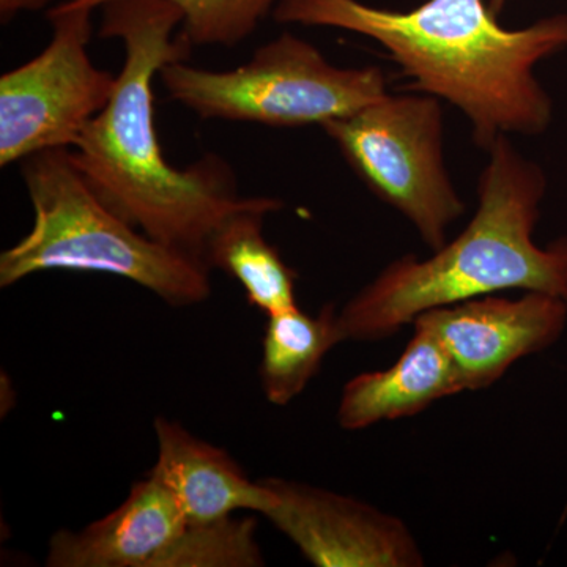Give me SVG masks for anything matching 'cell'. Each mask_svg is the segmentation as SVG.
Here are the masks:
<instances>
[{
  "instance_id": "obj_7",
  "label": "cell",
  "mask_w": 567,
  "mask_h": 567,
  "mask_svg": "<svg viewBox=\"0 0 567 567\" xmlns=\"http://www.w3.org/2000/svg\"><path fill=\"white\" fill-rule=\"evenodd\" d=\"M252 517L188 520L158 477L134 483L125 502L100 520L61 529L48 544V567H259Z\"/></svg>"
},
{
  "instance_id": "obj_5",
  "label": "cell",
  "mask_w": 567,
  "mask_h": 567,
  "mask_svg": "<svg viewBox=\"0 0 567 567\" xmlns=\"http://www.w3.org/2000/svg\"><path fill=\"white\" fill-rule=\"evenodd\" d=\"M171 99L204 121L260 123L295 128L347 117L388 93L379 66L341 69L315 44L282 33L230 71L196 69L186 61L159 71Z\"/></svg>"
},
{
  "instance_id": "obj_16",
  "label": "cell",
  "mask_w": 567,
  "mask_h": 567,
  "mask_svg": "<svg viewBox=\"0 0 567 567\" xmlns=\"http://www.w3.org/2000/svg\"><path fill=\"white\" fill-rule=\"evenodd\" d=\"M51 0H0V20L7 24L21 11L43 9Z\"/></svg>"
},
{
  "instance_id": "obj_8",
  "label": "cell",
  "mask_w": 567,
  "mask_h": 567,
  "mask_svg": "<svg viewBox=\"0 0 567 567\" xmlns=\"http://www.w3.org/2000/svg\"><path fill=\"white\" fill-rule=\"evenodd\" d=\"M92 11H48L50 44L0 78V166L73 148L110 102L117 76L93 65L89 55Z\"/></svg>"
},
{
  "instance_id": "obj_17",
  "label": "cell",
  "mask_w": 567,
  "mask_h": 567,
  "mask_svg": "<svg viewBox=\"0 0 567 567\" xmlns=\"http://www.w3.org/2000/svg\"><path fill=\"white\" fill-rule=\"evenodd\" d=\"M507 2H509V0H487L488 9H491L495 17H499V14L503 13Z\"/></svg>"
},
{
  "instance_id": "obj_6",
  "label": "cell",
  "mask_w": 567,
  "mask_h": 567,
  "mask_svg": "<svg viewBox=\"0 0 567 567\" xmlns=\"http://www.w3.org/2000/svg\"><path fill=\"white\" fill-rule=\"evenodd\" d=\"M354 174L415 226L432 251L465 213L443 156V110L432 95H390L322 125Z\"/></svg>"
},
{
  "instance_id": "obj_4",
  "label": "cell",
  "mask_w": 567,
  "mask_h": 567,
  "mask_svg": "<svg viewBox=\"0 0 567 567\" xmlns=\"http://www.w3.org/2000/svg\"><path fill=\"white\" fill-rule=\"evenodd\" d=\"M21 163L33 226L0 254L2 289L43 271H80L128 279L174 308L210 298V268L192 254L152 240L112 210L70 148L35 153Z\"/></svg>"
},
{
  "instance_id": "obj_10",
  "label": "cell",
  "mask_w": 567,
  "mask_h": 567,
  "mask_svg": "<svg viewBox=\"0 0 567 567\" xmlns=\"http://www.w3.org/2000/svg\"><path fill=\"white\" fill-rule=\"evenodd\" d=\"M567 322V298L498 293L431 309L413 324L427 328L445 347L464 391L494 385L507 369L558 341Z\"/></svg>"
},
{
  "instance_id": "obj_12",
  "label": "cell",
  "mask_w": 567,
  "mask_h": 567,
  "mask_svg": "<svg viewBox=\"0 0 567 567\" xmlns=\"http://www.w3.org/2000/svg\"><path fill=\"white\" fill-rule=\"evenodd\" d=\"M413 328V338L391 368L364 372L346 383L338 409L342 429L361 431L383 421L415 416L440 399L464 393L439 338L421 324Z\"/></svg>"
},
{
  "instance_id": "obj_3",
  "label": "cell",
  "mask_w": 567,
  "mask_h": 567,
  "mask_svg": "<svg viewBox=\"0 0 567 567\" xmlns=\"http://www.w3.org/2000/svg\"><path fill=\"white\" fill-rule=\"evenodd\" d=\"M486 152L472 221L427 259L393 260L350 298L339 311L346 341H382L431 309L506 290L567 298V238L533 240L546 175L506 134Z\"/></svg>"
},
{
  "instance_id": "obj_11",
  "label": "cell",
  "mask_w": 567,
  "mask_h": 567,
  "mask_svg": "<svg viewBox=\"0 0 567 567\" xmlns=\"http://www.w3.org/2000/svg\"><path fill=\"white\" fill-rule=\"evenodd\" d=\"M153 427L158 457L148 473L173 492L193 524H213L238 511L265 516L275 506L276 496L267 483L249 480L221 447L164 416L156 417Z\"/></svg>"
},
{
  "instance_id": "obj_13",
  "label": "cell",
  "mask_w": 567,
  "mask_h": 567,
  "mask_svg": "<svg viewBox=\"0 0 567 567\" xmlns=\"http://www.w3.org/2000/svg\"><path fill=\"white\" fill-rule=\"evenodd\" d=\"M281 200L245 197L213 229L204 248V262L240 284L248 303L265 316L297 305V274L264 237L265 216L281 210Z\"/></svg>"
},
{
  "instance_id": "obj_14",
  "label": "cell",
  "mask_w": 567,
  "mask_h": 567,
  "mask_svg": "<svg viewBox=\"0 0 567 567\" xmlns=\"http://www.w3.org/2000/svg\"><path fill=\"white\" fill-rule=\"evenodd\" d=\"M344 341L333 305H324L317 316L306 315L300 306L267 316L259 364L267 401L289 405L319 374L324 357Z\"/></svg>"
},
{
  "instance_id": "obj_9",
  "label": "cell",
  "mask_w": 567,
  "mask_h": 567,
  "mask_svg": "<svg viewBox=\"0 0 567 567\" xmlns=\"http://www.w3.org/2000/svg\"><path fill=\"white\" fill-rule=\"evenodd\" d=\"M276 496L265 514L317 567H421L424 557L409 527L369 503L297 483L267 477Z\"/></svg>"
},
{
  "instance_id": "obj_1",
  "label": "cell",
  "mask_w": 567,
  "mask_h": 567,
  "mask_svg": "<svg viewBox=\"0 0 567 567\" xmlns=\"http://www.w3.org/2000/svg\"><path fill=\"white\" fill-rule=\"evenodd\" d=\"M183 11L171 0H111L103 6L102 39H118L125 63L104 110L70 148L74 163L112 210L152 240L204 262L208 237L238 196L229 164L205 155L186 169L164 158L153 117V78L188 61ZM205 264V262H204Z\"/></svg>"
},
{
  "instance_id": "obj_2",
  "label": "cell",
  "mask_w": 567,
  "mask_h": 567,
  "mask_svg": "<svg viewBox=\"0 0 567 567\" xmlns=\"http://www.w3.org/2000/svg\"><path fill=\"white\" fill-rule=\"evenodd\" d=\"M274 17L377 41L409 78V89L464 112L483 151L503 134L544 133L554 117L535 66L567 47V14L506 29L484 0H425L410 11L360 0H281Z\"/></svg>"
},
{
  "instance_id": "obj_15",
  "label": "cell",
  "mask_w": 567,
  "mask_h": 567,
  "mask_svg": "<svg viewBox=\"0 0 567 567\" xmlns=\"http://www.w3.org/2000/svg\"><path fill=\"white\" fill-rule=\"evenodd\" d=\"M111 0H65L59 9H91ZM183 11V35L193 47L233 48L248 39L281 0H171Z\"/></svg>"
}]
</instances>
